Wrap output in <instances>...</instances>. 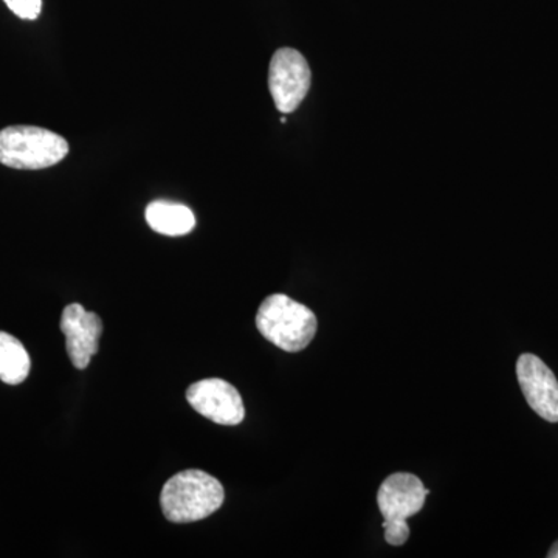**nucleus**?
I'll return each mask as SVG.
<instances>
[{
  "mask_svg": "<svg viewBox=\"0 0 558 558\" xmlns=\"http://www.w3.org/2000/svg\"><path fill=\"white\" fill-rule=\"evenodd\" d=\"M32 360L27 349L16 337L0 332V380L20 385L31 373Z\"/></svg>",
  "mask_w": 558,
  "mask_h": 558,
  "instance_id": "obj_10",
  "label": "nucleus"
},
{
  "mask_svg": "<svg viewBox=\"0 0 558 558\" xmlns=\"http://www.w3.org/2000/svg\"><path fill=\"white\" fill-rule=\"evenodd\" d=\"M429 490L411 473H395L381 483L377 505L384 515L388 545L402 546L410 538L409 519L421 512Z\"/></svg>",
  "mask_w": 558,
  "mask_h": 558,
  "instance_id": "obj_4",
  "label": "nucleus"
},
{
  "mask_svg": "<svg viewBox=\"0 0 558 558\" xmlns=\"http://www.w3.org/2000/svg\"><path fill=\"white\" fill-rule=\"evenodd\" d=\"M256 326L264 339L286 352H300L310 347L317 333V317L310 307L275 293L263 301L256 315Z\"/></svg>",
  "mask_w": 558,
  "mask_h": 558,
  "instance_id": "obj_2",
  "label": "nucleus"
},
{
  "mask_svg": "<svg viewBox=\"0 0 558 558\" xmlns=\"http://www.w3.org/2000/svg\"><path fill=\"white\" fill-rule=\"evenodd\" d=\"M226 499L222 484L202 470H185L167 481L160 495L161 510L172 523L208 519Z\"/></svg>",
  "mask_w": 558,
  "mask_h": 558,
  "instance_id": "obj_1",
  "label": "nucleus"
},
{
  "mask_svg": "<svg viewBox=\"0 0 558 558\" xmlns=\"http://www.w3.org/2000/svg\"><path fill=\"white\" fill-rule=\"evenodd\" d=\"M517 377L529 407L545 421L558 422V380L542 359L521 354L517 362Z\"/></svg>",
  "mask_w": 558,
  "mask_h": 558,
  "instance_id": "obj_7",
  "label": "nucleus"
},
{
  "mask_svg": "<svg viewBox=\"0 0 558 558\" xmlns=\"http://www.w3.org/2000/svg\"><path fill=\"white\" fill-rule=\"evenodd\" d=\"M61 330L70 362L76 369H86L90 359L100 348L102 323L95 312L84 310L78 303L69 304L61 315Z\"/></svg>",
  "mask_w": 558,
  "mask_h": 558,
  "instance_id": "obj_8",
  "label": "nucleus"
},
{
  "mask_svg": "<svg viewBox=\"0 0 558 558\" xmlns=\"http://www.w3.org/2000/svg\"><path fill=\"white\" fill-rule=\"evenodd\" d=\"M186 399L202 416L219 425H240L245 417L240 391L222 379H204L186 389Z\"/></svg>",
  "mask_w": 558,
  "mask_h": 558,
  "instance_id": "obj_6",
  "label": "nucleus"
},
{
  "mask_svg": "<svg viewBox=\"0 0 558 558\" xmlns=\"http://www.w3.org/2000/svg\"><path fill=\"white\" fill-rule=\"evenodd\" d=\"M17 17L25 21L38 20L43 0H3Z\"/></svg>",
  "mask_w": 558,
  "mask_h": 558,
  "instance_id": "obj_11",
  "label": "nucleus"
},
{
  "mask_svg": "<svg viewBox=\"0 0 558 558\" xmlns=\"http://www.w3.org/2000/svg\"><path fill=\"white\" fill-rule=\"evenodd\" d=\"M68 154V140L44 128L21 124L0 131V163L14 170H46Z\"/></svg>",
  "mask_w": 558,
  "mask_h": 558,
  "instance_id": "obj_3",
  "label": "nucleus"
},
{
  "mask_svg": "<svg viewBox=\"0 0 558 558\" xmlns=\"http://www.w3.org/2000/svg\"><path fill=\"white\" fill-rule=\"evenodd\" d=\"M312 73L306 58L293 49H279L270 61L269 89L281 113L300 108L311 89Z\"/></svg>",
  "mask_w": 558,
  "mask_h": 558,
  "instance_id": "obj_5",
  "label": "nucleus"
},
{
  "mask_svg": "<svg viewBox=\"0 0 558 558\" xmlns=\"http://www.w3.org/2000/svg\"><path fill=\"white\" fill-rule=\"evenodd\" d=\"M548 557L558 558V539L554 543L553 548L549 549Z\"/></svg>",
  "mask_w": 558,
  "mask_h": 558,
  "instance_id": "obj_12",
  "label": "nucleus"
},
{
  "mask_svg": "<svg viewBox=\"0 0 558 558\" xmlns=\"http://www.w3.org/2000/svg\"><path fill=\"white\" fill-rule=\"evenodd\" d=\"M146 222L165 236H185L196 227V216L189 207L174 202L156 201L146 208Z\"/></svg>",
  "mask_w": 558,
  "mask_h": 558,
  "instance_id": "obj_9",
  "label": "nucleus"
}]
</instances>
